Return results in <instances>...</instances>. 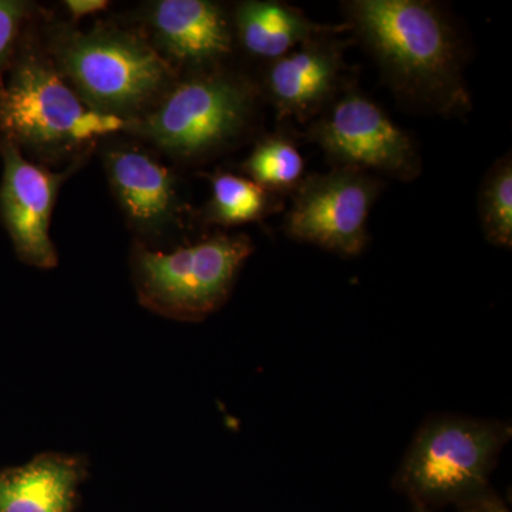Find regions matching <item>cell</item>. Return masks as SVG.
I'll use <instances>...</instances> for the list:
<instances>
[{
    "label": "cell",
    "instance_id": "6da1fadb",
    "mask_svg": "<svg viewBox=\"0 0 512 512\" xmlns=\"http://www.w3.org/2000/svg\"><path fill=\"white\" fill-rule=\"evenodd\" d=\"M403 99L440 114L470 110L461 47L450 20L426 0H352L343 6Z\"/></svg>",
    "mask_w": 512,
    "mask_h": 512
},
{
    "label": "cell",
    "instance_id": "7a4b0ae2",
    "mask_svg": "<svg viewBox=\"0 0 512 512\" xmlns=\"http://www.w3.org/2000/svg\"><path fill=\"white\" fill-rule=\"evenodd\" d=\"M60 74L87 107L124 121L138 119L174 86V70L146 40L133 33L97 28L59 37Z\"/></svg>",
    "mask_w": 512,
    "mask_h": 512
},
{
    "label": "cell",
    "instance_id": "3957f363",
    "mask_svg": "<svg viewBox=\"0 0 512 512\" xmlns=\"http://www.w3.org/2000/svg\"><path fill=\"white\" fill-rule=\"evenodd\" d=\"M126 124L87 107L55 64L33 50L20 53L8 80L0 82V134L20 151L57 158Z\"/></svg>",
    "mask_w": 512,
    "mask_h": 512
},
{
    "label": "cell",
    "instance_id": "277c9868",
    "mask_svg": "<svg viewBox=\"0 0 512 512\" xmlns=\"http://www.w3.org/2000/svg\"><path fill=\"white\" fill-rule=\"evenodd\" d=\"M511 437L498 421L439 417L421 427L404 457L397 484L416 504L463 501L483 493Z\"/></svg>",
    "mask_w": 512,
    "mask_h": 512
},
{
    "label": "cell",
    "instance_id": "5b68a950",
    "mask_svg": "<svg viewBox=\"0 0 512 512\" xmlns=\"http://www.w3.org/2000/svg\"><path fill=\"white\" fill-rule=\"evenodd\" d=\"M254 109V89L234 74L200 73L171 87L153 110L126 128L170 156L198 158L237 138Z\"/></svg>",
    "mask_w": 512,
    "mask_h": 512
},
{
    "label": "cell",
    "instance_id": "8992f818",
    "mask_svg": "<svg viewBox=\"0 0 512 512\" xmlns=\"http://www.w3.org/2000/svg\"><path fill=\"white\" fill-rule=\"evenodd\" d=\"M252 251L245 235H218L170 254L137 247L133 271L140 301L170 318H205L227 301Z\"/></svg>",
    "mask_w": 512,
    "mask_h": 512
},
{
    "label": "cell",
    "instance_id": "52a82bcc",
    "mask_svg": "<svg viewBox=\"0 0 512 512\" xmlns=\"http://www.w3.org/2000/svg\"><path fill=\"white\" fill-rule=\"evenodd\" d=\"M379 191V180L356 168L309 175L293 191L286 235L333 254L360 255L369 244L367 221Z\"/></svg>",
    "mask_w": 512,
    "mask_h": 512
},
{
    "label": "cell",
    "instance_id": "ba28073f",
    "mask_svg": "<svg viewBox=\"0 0 512 512\" xmlns=\"http://www.w3.org/2000/svg\"><path fill=\"white\" fill-rule=\"evenodd\" d=\"M309 136L336 167L403 181L419 177L421 160L412 138L375 101L355 90L332 101Z\"/></svg>",
    "mask_w": 512,
    "mask_h": 512
},
{
    "label": "cell",
    "instance_id": "9c48e42d",
    "mask_svg": "<svg viewBox=\"0 0 512 512\" xmlns=\"http://www.w3.org/2000/svg\"><path fill=\"white\" fill-rule=\"evenodd\" d=\"M3 178L0 217L16 254L26 264L50 269L57 265L50 239V217L66 174L50 173L22 156L15 144L0 138Z\"/></svg>",
    "mask_w": 512,
    "mask_h": 512
},
{
    "label": "cell",
    "instance_id": "30bf717a",
    "mask_svg": "<svg viewBox=\"0 0 512 512\" xmlns=\"http://www.w3.org/2000/svg\"><path fill=\"white\" fill-rule=\"evenodd\" d=\"M333 36L303 43L266 70V92L282 117L305 121L332 103L345 69L346 46Z\"/></svg>",
    "mask_w": 512,
    "mask_h": 512
},
{
    "label": "cell",
    "instance_id": "8fae6325",
    "mask_svg": "<svg viewBox=\"0 0 512 512\" xmlns=\"http://www.w3.org/2000/svg\"><path fill=\"white\" fill-rule=\"evenodd\" d=\"M165 60L207 69L232 52L224 9L207 0H160L148 16Z\"/></svg>",
    "mask_w": 512,
    "mask_h": 512
},
{
    "label": "cell",
    "instance_id": "7c38bea8",
    "mask_svg": "<svg viewBox=\"0 0 512 512\" xmlns=\"http://www.w3.org/2000/svg\"><path fill=\"white\" fill-rule=\"evenodd\" d=\"M106 170L127 220L143 234H158L177 220L174 175L136 148H116Z\"/></svg>",
    "mask_w": 512,
    "mask_h": 512
},
{
    "label": "cell",
    "instance_id": "4fadbf2b",
    "mask_svg": "<svg viewBox=\"0 0 512 512\" xmlns=\"http://www.w3.org/2000/svg\"><path fill=\"white\" fill-rule=\"evenodd\" d=\"M84 464L62 454H43L0 473V512H73Z\"/></svg>",
    "mask_w": 512,
    "mask_h": 512
},
{
    "label": "cell",
    "instance_id": "5bb4252c",
    "mask_svg": "<svg viewBox=\"0 0 512 512\" xmlns=\"http://www.w3.org/2000/svg\"><path fill=\"white\" fill-rule=\"evenodd\" d=\"M235 28L249 55L274 62L309 40L336 35L348 26L320 25L286 3L249 0L237 8Z\"/></svg>",
    "mask_w": 512,
    "mask_h": 512
},
{
    "label": "cell",
    "instance_id": "9a60e30c",
    "mask_svg": "<svg viewBox=\"0 0 512 512\" xmlns=\"http://www.w3.org/2000/svg\"><path fill=\"white\" fill-rule=\"evenodd\" d=\"M212 197L208 217L221 225H241L262 220L278 208L274 192L248 178L217 174L211 178Z\"/></svg>",
    "mask_w": 512,
    "mask_h": 512
},
{
    "label": "cell",
    "instance_id": "2e32d148",
    "mask_svg": "<svg viewBox=\"0 0 512 512\" xmlns=\"http://www.w3.org/2000/svg\"><path fill=\"white\" fill-rule=\"evenodd\" d=\"M244 170L269 192H293L305 178V160L292 140L274 136L254 148Z\"/></svg>",
    "mask_w": 512,
    "mask_h": 512
},
{
    "label": "cell",
    "instance_id": "e0dca14e",
    "mask_svg": "<svg viewBox=\"0 0 512 512\" xmlns=\"http://www.w3.org/2000/svg\"><path fill=\"white\" fill-rule=\"evenodd\" d=\"M480 218L485 238L495 245L512 247V161L500 158L485 175L480 191Z\"/></svg>",
    "mask_w": 512,
    "mask_h": 512
},
{
    "label": "cell",
    "instance_id": "ac0fdd59",
    "mask_svg": "<svg viewBox=\"0 0 512 512\" xmlns=\"http://www.w3.org/2000/svg\"><path fill=\"white\" fill-rule=\"evenodd\" d=\"M28 12L29 5L26 2L0 0V74L12 59L20 28Z\"/></svg>",
    "mask_w": 512,
    "mask_h": 512
},
{
    "label": "cell",
    "instance_id": "d6986e66",
    "mask_svg": "<svg viewBox=\"0 0 512 512\" xmlns=\"http://www.w3.org/2000/svg\"><path fill=\"white\" fill-rule=\"evenodd\" d=\"M461 504H463V512H508L507 508L493 495H488L487 491Z\"/></svg>",
    "mask_w": 512,
    "mask_h": 512
},
{
    "label": "cell",
    "instance_id": "ffe728a7",
    "mask_svg": "<svg viewBox=\"0 0 512 512\" xmlns=\"http://www.w3.org/2000/svg\"><path fill=\"white\" fill-rule=\"evenodd\" d=\"M64 5L72 13L73 18H84V16L107 9L109 2H104V0H67Z\"/></svg>",
    "mask_w": 512,
    "mask_h": 512
},
{
    "label": "cell",
    "instance_id": "44dd1931",
    "mask_svg": "<svg viewBox=\"0 0 512 512\" xmlns=\"http://www.w3.org/2000/svg\"><path fill=\"white\" fill-rule=\"evenodd\" d=\"M414 512H430V511L427 510L426 505L417 504L416 510H414Z\"/></svg>",
    "mask_w": 512,
    "mask_h": 512
}]
</instances>
